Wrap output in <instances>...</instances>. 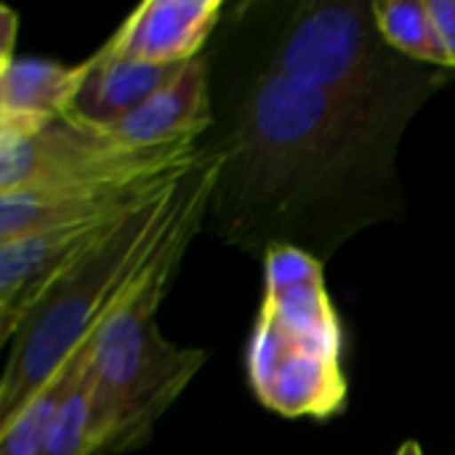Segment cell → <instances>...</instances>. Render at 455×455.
<instances>
[{
    "mask_svg": "<svg viewBox=\"0 0 455 455\" xmlns=\"http://www.w3.org/2000/svg\"><path fill=\"white\" fill-rule=\"evenodd\" d=\"M213 43V128L203 144L219 155V176L205 219L221 240L325 261L403 211L395 155L405 125L269 69L227 32Z\"/></svg>",
    "mask_w": 455,
    "mask_h": 455,
    "instance_id": "cell-1",
    "label": "cell"
},
{
    "mask_svg": "<svg viewBox=\"0 0 455 455\" xmlns=\"http://www.w3.org/2000/svg\"><path fill=\"white\" fill-rule=\"evenodd\" d=\"M216 176L219 155L205 149L197 165L181 179L179 205L163 240L88 339L96 413L104 435L101 455L144 445L155 421L205 363V352L179 349L165 341L155 317L187 245L208 216Z\"/></svg>",
    "mask_w": 455,
    "mask_h": 455,
    "instance_id": "cell-2",
    "label": "cell"
},
{
    "mask_svg": "<svg viewBox=\"0 0 455 455\" xmlns=\"http://www.w3.org/2000/svg\"><path fill=\"white\" fill-rule=\"evenodd\" d=\"M219 27L269 69L400 125L451 80L384 40L373 3H243Z\"/></svg>",
    "mask_w": 455,
    "mask_h": 455,
    "instance_id": "cell-3",
    "label": "cell"
},
{
    "mask_svg": "<svg viewBox=\"0 0 455 455\" xmlns=\"http://www.w3.org/2000/svg\"><path fill=\"white\" fill-rule=\"evenodd\" d=\"M181 179L128 211L67 269V275L21 323L11 341L0 381V424L88 344L112 304L149 261L179 205Z\"/></svg>",
    "mask_w": 455,
    "mask_h": 455,
    "instance_id": "cell-4",
    "label": "cell"
},
{
    "mask_svg": "<svg viewBox=\"0 0 455 455\" xmlns=\"http://www.w3.org/2000/svg\"><path fill=\"white\" fill-rule=\"evenodd\" d=\"M123 216L104 219V221L61 224L0 243V341L3 344L13 341L16 331L45 299V293Z\"/></svg>",
    "mask_w": 455,
    "mask_h": 455,
    "instance_id": "cell-5",
    "label": "cell"
},
{
    "mask_svg": "<svg viewBox=\"0 0 455 455\" xmlns=\"http://www.w3.org/2000/svg\"><path fill=\"white\" fill-rule=\"evenodd\" d=\"M248 371L261 403L285 416H325L344 403L339 360L291 341L272 320L259 315Z\"/></svg>",
    "mask_w": 455,
    "mask_h": 455,
    "instance_id": "cell-6",
    "label": "cell"
},
{
    "mask_svg": "<svg viewBox=\"0 0 455 455\" xmlns=\"http://www.w3.org/2000/svg\"><path fill=\"white\" fill-rule=\"evenodd\" d=\"M221 0H147L107 40L117 53L179 67L200 56L224 13Z\"/></svg>",
    "mask_w": 455,
    "mask_h": 455,
    "instance_id": "cell-7",
    "label": "cell"
},
{
    "mask_svg": "<svg viewBox=\"0 0 455 455\" xmlns=\"http://www.w3.org/2000/svg\"><path fill=\"white\" fill-rule=\"evenodd\" d=\"M211 128V75L205 56H197L181 64L160 91L107 131L128 147H163L203 141Z\"/></svg>",
    "mask_w": 455,
    "mask_h": 455,
    "instance_id": "cell-8",
    "label": "cell"
},
{
    "mask_svg": "<svg viewBox=\"0 0 455 455\" xmlns=\"http://www.w3.org/2000/svg\"><path fill=\"white\" fill-rule=\"evenodd\" d=\"M83 64H85V75L64 115L101 131L112 128L117 120L131 115L136 107H141L181 67V64L179 67L149 64L117 53L109 43H104Z\"/></svg>",
    "mask_w": 455,
    "mask_h": 455,
    "instance_id": "cell-9",
    "label": "cell"
},
{
    "mask_svg": "<svg viewBox=\"0 0 455 455\" xmlns=\"http://www.w3.org/2000/svg\"><path fill=\"white\" fill-rule=\"evenodd\" d=\"M85 64L64 67L45 59H13L0 67V120L43 123L72 104Z\"/></svg>",
    "mask_w": 455,
    "mask_h": 455,
    "instance_id": "cell-10",
    "label": "cell"
},
{
    "mask_svg": "<svg viewBox=\"0 0 455 455\" xmlns=\"http://www.w3.org/2000/svg\"><path fill=\"white\" fill-rule=\"evenodd\" d=\"M261 317L272 320L299 347H307L315 355L339 360L341 331H339L323 280L285 288L277 293H264Z\"/></svg>",
    "mask_w": 455,
    "mask_h": 455,
    "instance_id": "cell-11",
    "label": "cell"
},
{
    "mask_svg": "<svg viewBox=\"0 0 455 455\" xmlns=\"http://www.w3.org/2000/svg\"><path fill=\"white\" fill-rule=\"evenodd\" d=\"M101 448H104V435L96 413V381L91 371L88 344H85L83 365L53 416V424L43 445V455H101Z\"/></svg>",
    "mask_w": 455,
    "mask_h": 455,
    "instance_id": "cell-12",
    "label": "cell"
},
{
    "mask_svg": "<svg viewBox=\"0 0 455 455\" xmlns=\"http://www.w3.org/2000/svg\"><path fill=\"white\" fill-rule=\"evenodd\" d=\"M85 357V347L43 387L37 389L8 421L0 424V455H43V445L53 416L67 397L80 365Z\"/></svg>",
    "mask_w": 455,
    "mask_h": 455,
    "instance_id": "cell-13",
    "label": "cell"
},
{
    "mask_svg": "<svg viewBox=\"0 0 455 455\" xmlns=\"http://www.w3.org/2000/svg\"><path fill=\"white\" fill-rule=\"evenodd\" d=\"M373 16L381 37L397 53L427 67L451 69V61L429 16L427 0H376Z\"/></svg>",
    "mask_w": 455,
    "mask_h": 455,
    "instance_id": "cell-14",
    "label": "cell"
},
{
    "mask_svg": "<svg viewBox=\"0 0 455 455\" xmlns=\"http://www.w3.org/2000/svg\"><path fill=\"white\" fill-rule=\"evenodd\" d=\"M264 277H267V293H277L285 288H296L304 283L323 280V261L301 248H272L264 256Z\"/></svg>",
    "mask_w": 455,
    "mask_h": 455,
    "instance_id": "cell-15",
    "label": "cell"
},
{
    "mask_svg": "<svg viewBox=\"0 0 455 455\" xmlns=\"http://www.w3.org/2000/svg\"><path fill=\"white\" fill-rule=\"evenodd\" d=\"M427 5L445 56L451 61V69H455V0H427Z\"/></svg>",
    "mask_w": 455,
    "mask_h": 455,
    "instance_id": "cell-16",
    "label": "cell"
},
{
    "mask_svg": "<svg viewBox=\"0 0 455 455\" xmlns=\"http://www.w3.org/2000/svg\"><path fill=\"white\" fill-rule=\"evenodd\" d=\"M0 13H3V37H0V48H3V53H0V67L3 64H8V61H13V35H16V13L11 11V8H0Z\"/></svg>",
    "mask_w": 455,
    "mask_h": 455,
    "instance_id": "cell-17",
    "label": "cell"
},
{
    "mask_svg": "<svg viewBox=\"0 0 455 455\" xmlns=\"http://www.w3.org/2000/svg\"><path fill=\"white\" fill-rule=\"evenodd\" d=\"M395 455H424L421 453V448H419V443L416 440H408V443H403L400 445V451Z\"/></svg>",
    "mask_w": 455,
    "mask_h": 455,
    "instance_id": "cell-18",
    "label": "cell"
}]
</instances>
